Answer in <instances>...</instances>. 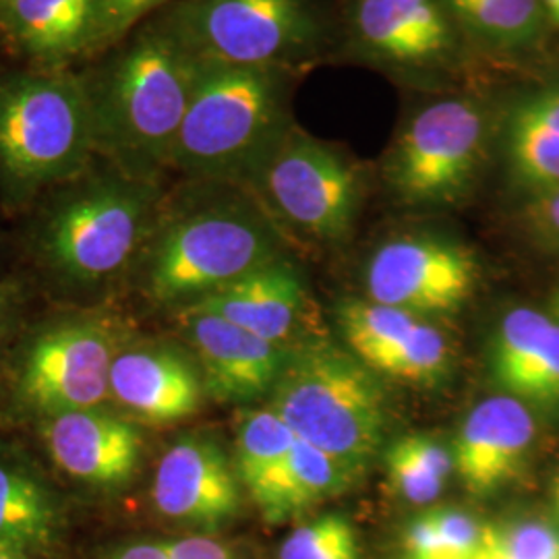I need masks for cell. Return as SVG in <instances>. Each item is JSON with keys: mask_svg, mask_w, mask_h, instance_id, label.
I'll list each match as a JSON object with an SVG mask.
<instances>
[{"mask_svg": "<svg viewBox=\"0 0 559 559\" xmlns=\"http://www.w3.org/2000/svg\"><path fill=\"white\" fill-rule=\"evenodd\" d=\"M201 69L154 17L106 50L81 73L96 156L133 179L156 182L173 164Z\"/></svg>", "mask_w": 559, "mask_h": 559, "instance_id": "obj_1", "label": "cell"}, {"mask_svg": "<svg viewBox=\"0 0 559 559\" xmlns=\"http://www.w3.org/2000/svg\"><path fill=\"white\" fill-rule=\"evenodd\" d=\"M147 240L145 284L162 305H191L282 258L280 226L245 187L205 182Z\"/></svg>", "mask_w": 559, "mask_h": 559, "instance_id": "obj_2", "label": "cell"}, {"mask_svg": "<svg viewBox=\"0 0 559 559\" xmlns=\"http://www.w3.org/2000/svg\"><path fill=\"white\" fill-rule=\"evenodd\" d=\"M160 218L158 182L133 179L106 162L62 182L44 207L36 242L60 278L98 284L143 253Z\"/></svg>", "mask_w": 559, "mask_h": 559, "instance_id": "obj_3", "label": "cell"}, {"mask_svg": "<svg viewBox=\"0 0 559 559\" xmlns=\"http://www.w3.org/2000/svg\"><path fill=\"white\" fill-rule=\"evenodd\" d=\"M288 129L286 69L203 67L170 168L242 187Z\"/></svg>", "mask_w": 559, "mask_h": 559, "instance_id": "obj_4", "label": "cell"}, {"mask_svg": "<svg viewBox=\"0 0 559 559\" xmlns=\"http://www.w3.org/2000/svg\"><path fill=\"white\" fill-rule=\"evenodd\" d=\"M94 158L81 73L69 67L0 73V182L15 200L75 179Z\"/></svg>", "mask_w": 559, "mask_h": 559, "instance_id": "obj_5", "label": "cell"}, {"mask_svg": "<svg viewBox=\"0 0 559 559\" xmlns=\"http://www.w3.org/2000/svg\"><path fill=\"white\" fill-rule=\"evenodd\" d=\"M270 400L297 440L328 452L357 475L378 456L385 399L376 373L353 353L325 340L293 348Z\"/></svg>", "mask_w": 559, "mask_h": 559, "instance_id": "obj_6", "label": "cell"}, {"mask_svg": "<svg viewBox=\"0 0 559 559\" xmlns=\"http://www.w3.org/2000/svg\"><path fill=\"white\" fill-rule=\"evenodd\" d=\"M154 20L203 67H288L318 50L309 0H179Z\"/></svg>", "mask_w": 559, "mask_h": 559, "instance_id": "obj_7", "label": "cell"}, {"mask_svg": "<svg viewBox=\"0 0 559 559\" xmlns=\"http://www.w3.org/2000/svg\"><path fill=\"white\" fill-rule=\"evenodd\" d=\"M242 187L278 226L320 242L344 239L359 212L357 168L332 145L293 127Z\"/></svg>", "mask_w": 559, "mask_h": 559, "instance_id": "obj_8", "label": "cell"}, {"mask_svg": "<svg viewBox=\"0 0 559 559\" xmlns=\"http://www.w3.org/2000/svg\"><path fill=\"white\" fill-rule=\"evenodd\" d=\"M491 117L473 98L429 102L400 129L388 156V182L408 205H452L479 177Z\"/></svg>", "mask_w": 559, "mask_h": 559, "instance_id": "obj_9", "label": "cell"}, {"mask_svg": "<svg viewBox=\"0 0 559 559\" xmlns=\"http://www.w3.org/2000/svg\"><path fill=\"white\" fill-rule=\"evenodd\" d=\"M117 334L102 320H69L41 332L21 367V392L48 417L102 408L110 399Z\"/></svg>", "mask_w": 559, "mask_h": 559, "instance_id": "obj_10", "label": "cell"}, {"mask_svg": "<svg viewBox=\"0 0 559 559\" xmlns=\"http://www.w3.org/2000/svg\"><path fill=\"white\" fill-rule=\"evenodd\" d=\"M479 263L459 240L402 235L376 249L365 272L369 299L408 313L456 311L473 297Z\"/></svg>", "mask_w": 559, "mask_h": 559, "instance_id": "obj_11", "label": "cell"}, {"mask_svg": "<svg viewBox=\"0 0 559 559\" xmlns=\"http://www.w3.org/2000/svg\"><path fill=\"white\" fill-rule=\"evenodd\" d=\"M353 29L367 59L400 73H438L459 57V25L443 0H357Z\"/></svg>", "mask_w": 559, "mask_h": 559, "instance_id": "obj_12", "label": "cell"}, {"mask_svg": "<svg viewBox=\"0 0 559 559\" xmlns=\"http://www.w3.org/2000/svg\"><path fill=\"white\" fill-rule=\"evenodd\" d=\"M182 311L218 316L284 348L323 340L309 290L299 270L284 255L182 307Z\"/></svg>", "mask_w": 559, "mask_h": 559, "instance_id": "obj_13", "label": "cell"}, {"mask_svg": "<svg viewBox=\"0 0 559 559\" xmlns=\"http://www.w3.org/2000/svg\"><path fill=\"white\" fill-rule=\"evenodd\" d=\"M152 498L166 519L218 528L240 510L235 462L212 436L180 438L158 460Z\"/></svg>", "mask_w": 559, "mask_h": 559, "instance_id": "obj_14", "label": "cell"}, {"mask_svg": "<svg viewBox=\"0 0 559 559\" xmlns=\"http://www.w3.org/2000/svg\"><path fill=\"white\" fill-rule=\"evenodd\" d=\"M180 318L200 360L203 388L212 399L245 404L272 394L293 348L272 344L212 313L182 311Z\"/></svg>", "mask_w": 559, "mask_h": 559, "instance_id": "obj_15", "label": "cell"}, {"mask_svg": "<svg viewBox=\"0 0 559 559\" xmlns=\"http://www.w3.org/2000/svg\"><path fill=\"white\" fill-rule=\"evenodd\" d=\"M537 440V415L508 394L480 400L460 425L454 471L464 489L489 496L516 479Z\"/></svg>", "mask_w": 559, "mask_h": 559, "instance_id": "obj_16", "label": "cell"}, {"mask_svg": "<svg viewBox=\"0 0 559 559\" xmlns=\"http://www.w3.org/2000/svg\"><path fill=\"white\" fill-rule=\"evenodd\" d=\"M489 369L500 394L535 415L559 413V321L531 307L503 313L489 346Z\"/></svg>", "mask_w": 559, "mask_h": 559, "instance_id": "obj_17", "label": "cell"}, {"mask_svg": "<svg viewBox=\"0 0 559 559\" xmlns=\"http://www.w3.org/2000/svg\"><path fill=\"white\" fill-rule=\"evenodd\" d=\"M203 392L193 360L166 344L122 348L110 369V399L129 415L156 425L191 417Z\"/></svg>", "mask_w": 559, "mask_h": 559, "instance_id": "obj_18", "label": "cell"}, {"mask_svg": "<svg viewBox=\"0 0 559 559\" xmlns=\"http://www.w3.org/2000/svg\"><path fill=\"white\" fill-rule=\"evenodd\" d=\"M50 456L73 479L96 487H122L140 466V429L102 408L50 417L44 425Z\"/></svg>", "mask_w": 559, "mask_h": 559, "instance_id": "obj_19", "label": "cell"}, {"mask_svg": "<svg viewBox=\"0 0 559 559\" xmlns=\"http://www.w3.org/2000/svg\"><path fill=\"white\" fill-rule=\"evenodd\" d=\"M98 0H15L0 34L34 67L62 69L92 57Z\"/></svg>", "mask_w": 559, "mask_h": 559, "instance_id": "obj_20", "label": "cell"}, {"mask_svg": "<svg viewBox=\"0 0 559 559\" xmlns=\"http://www.w3.org/2000/svg\"><path fill=\"white\" fill-rule=\"evenodd\" d=\"M359 475L344 462L307 441L297 440L288 460L249 493L260 508L261 516L280 524L297 519L321 501L336 498Z\"/></svg>", "mask_w": 559, "mask_h": 559, "instance_id": "obj_21", "label": "cell"}, {"mask_svg": "<svg viewBox=\"0 0 559 559\" xmlns=\"http://www.w3.org/2000/svg\"><path fill=\"white\" fill-rule=\"evenodd\" d=\"M57 508L48 489L20 466L0 460V543L27 551L55 535Z\"/></svg>", "mask_w": 559, "mask_h": 559, "instance_id": "obj_22", "label": "cell"}, {"mask_svg": "<svg viewBox=\"0 0 559 559\" xmlns=\"http://www.w3.org/2000/svg\"><path fill=\"white\" fill-rule=\"evenodd\" d=\"M454 23L498 48L533 44L545 25L540 0H443Z\"/></svg>", "mask_w": 559, "mask_h": 559, "instance_id": "obj_23", "label": "cell"}, {"mask_svg": "<svg viewBox=\"0 0 559 559\" xmlns=\"http://www.w3.org/2000/svg\"><path fill=\"white\" fill-rule=\"evenodd\" d=\"M385 468L392 489L402 500L417 506L438 500L452 473H456L452 450L423 436L394 441L385 454Z\"/></svg>", "mask_w": 559, "mask_h": 559, "instance_id": "obj_24", "label": "cell"}, {"mask_svg": "<svg viewBox=\"0 0 559 559\" xmlns=\"http://www.w3.org/2000/svg\"><path fill=\"white\" fill-rule=\"evenodd\" d=\"M503 147L510 180L526 198L559 187V135L510 108Z\"/></svg>", "mask_w": 559, "mask_h": 559, "instance_id": "obj_25", "label": "cell"}, {"mask_svg": "<svg viewBox=\"0 0 559 559\" xmlns=\"http://www.w3.org/2000/svg\"><path fill=\"white\" fill-rule=\"evenodd\" d=\"M297 436L272 406L249 411L240 420L235 468L240 485L251 491L280 468L293 452Z\"/></svg>", "mask_w": 559, "mask_h": 559, "instance_id": "obj_26", "label": "cell"}, {"mask_svg": "<svg viewBox=\"0 0 559 559\" xmlns=\"http://www.w3.org/2000/svg\"><path fill=\"white\" fill-rule=\"evenodd\" d=\"M419 320L420 316L376 300H346L338 311L342 336L369 369Z\"/></svg>", "mask_w": 559, "mask_h": 559, "instance_id": "obj_27", "label": "cell"}, {"mask_svg": "<svg viewBox=\"0 0 559 559\" xmlns=\"http://www.w3.org/2000/svg\"><path fill=\"white\" fill-rule=\"evenodd\" d=\"M450 365V342L436 325L419 320L371 365L373 373L406 383H436Z\"/></svg>", "mask_w": 559, "mask_h": 559, "instance_id": "obj_28", "label": "cell"}, {"mask_svg": "<svg viewBox=\"0 0 559 559\" xmlns=\"http://www.w3.org/2000/svg\"><path fill=\"white\" fill-rule=\"evenodd\" d=\"M359 537L353 524L328 514L295 528L280 547L278 559H359Z\"/></svg>", "mask_w": 559, "mask_h": 559, "instance_id": "obj_29", "label": "cell"}, {"mask_svg": "<svg viewBox=\"0 0 559 559\" xmlns=\"http://www.w3.org/2000/svg\"><path fill=\"white\" fill-rule=\"evenodd\" d=\"M175 2L179 0H98L92 57L104 55Z\"/></svg>", "mask_w": 559, "mask_h": 559, "instance_id": "obj_30", "label": "cell"}, {"mask_svg": "<svg viewBox=\"0 0 559 559\" xmlns=\"http://www.w3.org/2000/svg\"><path fill=\"white\" fill-rule=\"evenodd\" d=\"M498 533L508 559H559V520H519Z\"/></svg>", "mask_w": 559, "mask_h": 559, "instance_id": "obj_31", "label": "cell"}, {"mask_svg": "<svg viewBox=\"0 0 559 559\" xmlns=\"http://www.w3.org/2000/svg\"><path fill=\"white\" fill-rule=\"evenodd\" d=\"M522 224L540 247L559 251V187L531 195L522 207Z\"/></svg>", "mask_w": 559, "mask_h": 559, "instance_id": "obj_32", "label": "cell"}, {"mask_svg": "<svg viewBox=\"0 0 559 559\" xmlns=\"http://www.w3.org/2000/svg\"><path fill=\"white\" fill-rule=\"evenodd\" d=\"M429 514L440 531L441 539L456 558L471 559L479 549L485 535V524H479L471 514L454 508H441Z\"/></svg>", "mask_w": 559, "mask_h": 559, "instance_id": "obj_33", "label": "cell"}, {"mask_svg": "<svg viewBox=\"0 0 559 559\" xmlns=\"http://www.w3.org/2000/svg\"><path fill=\"white\" fill-rule=\"evenodd\" d=\"M408 559H459L441 539L440 531L431 514L413 520L404 535Z\"/></svg>", "mask_w": 559, "mask_h": 559, "instance_id": "obj_34", "label": "cell"}, {"mask_svg": "<svg viewBox=\"0 0 559 559\" xmlns=\"http://www.w3.org/2000/svg\"><path fill=\"white\" fill-rule=\"evenodd\" d=\"M512 110L559 135V85L528 94L526 98L516 102Z\"/></svg>", "mask_w": 559, "mask_h": 559, "instance_id": "obj_35", "label": "cell"}, {"mask_svg": "<svg viewBox=\"0 0 559 559\" xmlns=\"http://www.w3.org/2000/svg\"><path fill=\"white\" fill-rule=\"evenodd\" d=\"M170 559H235L228 545L212 537H182L164 540Z\"/></svg>", "mask_w": 559, "mask_h": 559, "instance_id": "obj_36", "label": "cell"}, {"mask_svg": "<svg viewBox=\"0 0 559 559\" xmlns=\"http://www.w3.org/2000/svg\"><path fill=\"white\" fill-rule=\"evenodd\" d=\"M108 559H170L164 540H133L117 547Z\"/></svg>", "mask_w": 559, "mask_h": 559, "instance_id": "obj_37", "label": "cell"}, {"mask_svg": "<svg viewBox=\"0 0 559 559\" xmlns=\"http://www.w3.org/2000/svg\"><path fill=\"white\" fill-rule=\"evenodd\" d=\"M471 559H508L506 549L501 545L498 526H485V535L480 540L479 549L471 556Z\"/></svg>", "mask_w": 559, "mask_h": 559, "instance_id": "obj_38", "label": "cell"}, {"mask_svg": "<svg viewBox=\"0 0 559 559\" xmlns=\"http://www.w3.org/2000/svg\"><path fill=\"white\" fill-rule=\"evenodd\" d=\"M545 15L559 25V0H540Z\"/></svg>", "mask_w": 559, "mask_h": 559, "instance_id": "obj_39", "label": "cell"}, {"mask_svg": "<svg viewBox=\"0 0 559 559\" xmlns=\"http://www.w3.org/2000/svg\"><path fill=\"white\" fill-rule=\"evenodd\" d=\"M0 559H29L25 556V551L15 549V547H9V545H2L0 543Z\"/></svg>", "mask_w": 559, "mask_h": 559, "instance_id": "obj_40", "label": "cell"}, {"mask_svg": "<svg viewBox=\"0 0 559 559\" xmlns=\"http://www.w3.org/2000/svg\"><path fill=\"white\" fill-rule=\"evenodd\" d=\"M549 493H551V506H554V512H556V516L559 520V475H556V479L551 480V489H549Z\"/></svg>", "mask_w": 559, "mask_h": 559, "instance_id": "obj_41", "label": "cell"}, {"mask_svg": "<svg viewBox=\"0 0 559 559\" xmlns=\"http://www.w3.org/2000/svg\"><path fill=\"white\" fill-rule=\"evenodd\" d=\"M547 313H551L559 321V286L551 293L549 305H547Z\"/></svg>", "mask_w": 559, "mask_h": 559, "instance_id": "obj_42", "label": "cell"}, {"mask_svg": "<svg viewBox=\"0 0 559 559\" xmlns=\"http://www.w3.org/2000/svg\"><path fill=\"white\" fill-rule=\"evenodd\" d=\"M13 2H15V0H0V21L7 15V11H9V7H11Z\"/></svg>", "mask_w": 559, "mask_h": 559, "instance_id": "obj_43", "label": "cell"}, {"mask_svg": "<svg viewBox=\"0 0 559 559\" xmlns=\"http://www.w3.org/2000/svg\"><path fill=\"white\" fill-rule=\"evenodd\" d=\"M2 307H4V299H2V293H0V311H2Z\"/></svg>", "mask_w": 559, "mask_h": 559, "instance_id": "obj_44", "label": "cell"}]
</instances>
